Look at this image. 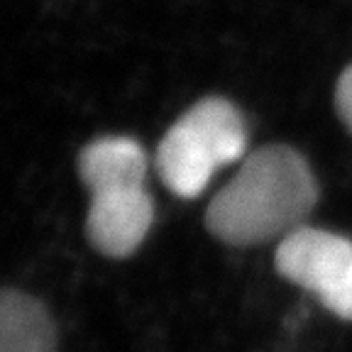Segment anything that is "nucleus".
<instances>
[{
    "instance_id": "423d86ee",
    "label": "nucleus",
    "mask_w": 352,
    "mask_h": 352,
    "mask_svg": "<svg viewBox=\"0 0 352 352\" xmlns=\"http://www.w3.org/2000/svg\"><path fill=\"white\" fill-rule=\"evenodd\" d=\"M336 105H338V113H340L342 122H345L347 130L352 132V64L342 72L340 81H338Z\"/></svg>"
},
{
    "instance_id": "7ed1b4c3",
    "label": "nucleus",
    "mask_w": 352,
    "mask_h": 352,
    "mask_svg": "<svg viewBox=\"0 0 352 352\" xmlns=\"http://www.w3.org/2000/svg\"><path fill=\"white\" fill-rule=\"evenodd\" d=\"M248 127L240 110L226 98H204L188 108L157 149V171L171 193L196 198L215 171L242 160Z\"/></svg>"
},
{
    "instance_id": "f03ea898",
    "label": "nucleus",
    "mask_w": 352,
    "mask_h": 352,
    "mask_svg": "<svg viewBox=\"0 0 352 352\" xmlns=\"http://www.w3.org/2000/svg\"><path fill=\"white\" fill-rule=\"evenodd\" d=\"M78 174L91 191L88 242L113 259L138 252L154 223V201L144 188V149L130 138H100L81 149Z\"/></svg>"
},
{
    "instance_id": "39448f33",
    "label": "nucleus",
    "mask_w": 352,
    "mask_h": 352,
    "mask_svg": "<svg viewBox=\"0 0 352 352\" xmlns=\"http://www.w3.org/2000/svg\"><path fill=\"white\" fill-rule=\"evenodd\" d=\"M59 338L52 314L39 298L0 289V352H56Z\"/></svg>"
},
{
    "instance_id": "f257e3e1",
    "label": "nucleus",
    "mask_w": 352,
    "mask_h": 352,
    "mask_svg": "<svg viewBox=\"0 0 352 352\" xmlns=\"http://www.w3.org/2000/svg\"><path fill=\"white\" fill-rule=\"evenodd\" d=\"M318 201V184L296 149L267 144L242 160L232 182L206 208V228L232 248L292 235Z\"/></svg>"
},
{
    "instance_id": "20e7f679",
    "label": "nucleus",
    "mask_w": 352,
    "mask_h": 352,
    "mask_svg": "<svg viewBox=\"0 0 352 352\" xmlns=\"http://www.w3.org/2000/svg\"><path fill=\"white\" fill-rule=\"evenodd\" d=\"M274 264L284 279L311 292L330 314L352 320V240L301 226L279 242Z\"/></svg>"
}]
</instances>
